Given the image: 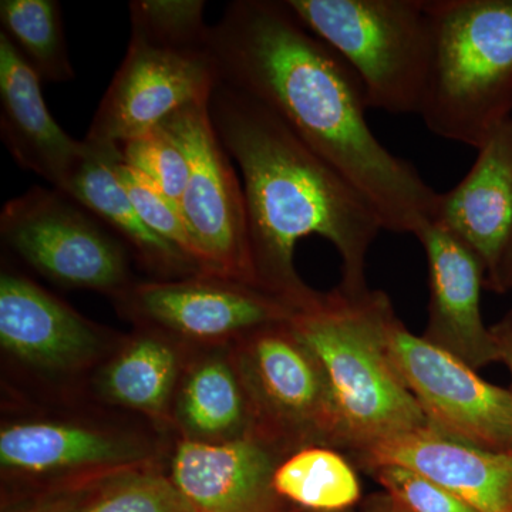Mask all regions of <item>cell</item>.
I'll return each mask as SVG.
<instances>
[{"instance_id": "6da1fadb", "label": "cell", "mask_w": 512, "mask_h": 512, "mask_svg": "<svg viewBox=\"0 0 512 512\" xmlns=\"http://www.w3.org/2000/svg\"><path fill=\"white\" fill-rule=\"evenodd\" d=\"M210 49L220 80L275 111L369 202L383 229L414 235L436 221L439 192L377 140L359 77L285 2L229 3Z\"/></svg>"}, {"instance_id": "7a4b0ae2", "label": "cell", "mask_w": 512, "mask_h": 512, "mask_svg": "<svg viewBox=\"0 0 512 512\" xmlns=\"http://www.w3.org/2000/svg\"><path fill=\"white\" fill-rule=\"evenodd\" d=\"M211 123L244 178L258 284L296 309L315 298L295 271L299 239L319 235L342 258L340 288L366 291V256L383 231L369 202L275 111L218 79Z\"/></svg>"}, {"instance_id": "3957f363", "label": "cell", "mask_w": 512, "mask_h": 512, "mask_svg": "<svg viewBox=\"0 0 512 512\" xmlns=\"http://www.w3.org/2000/svg\"><path fill=\"white\" fill-rule=\"evenodd\" d=\"M394 313L383 291L352 293L339 286L316 293L288 320L318 360L335 410L339 450L352 457L431 427L387 350L386 328Z\"/></svg>"}, {"instance_id": "277c9868", "label": "cell", "mask_w": 512, "mask_h": 512, "mask_svg": "<svg viewBox=\"0 0 512 512\" xmlns=\"http://www.w3.org/2000/svg\"><path fill=\"white\" fill-rule=\"evenodd\" d=\"M434 56L421 119L474 148L512 117V0H429Z\"/></svg>"}, {"instance_id": "5b68a950", "label": "cell", "mask_w": 512, "mask_h": 512, "mask_svg": "<svg viewBox=\"0 0 512 512\" xmlns=\"http://www.w3.org/2000/svg\"><path fill=\"white\" fill-rule=\"evenodd\" d=\"M352 67L369 109L421 114L434 56L429 0H285Z\"/></svg>"}, {"instance_id": "8992f818", "label": "cell", "mask_w": 512, "mask_h": 512, "mask_svg": "<svg viewBox=\"0 0 512 512\" xmlns=\"http://www.w3.org/2000/svg\"><path fill=\"white\" fill-rule=\"evenodd\" d=\"M208 100L184 107L161 124L183 147L190 163L178 208L208 274L261 288L252 262L244 188L212 126Z\"/></svg>"}, {"instance_id": "52a82bcc", "label": "cell", "mask_w": 512, "mask_h": 512, "mask_svg": "<svg viewBox=\"0 0 512 512\" xmlns=\"http://www.w3.org/2000/svg\"><path fill=\"white\" fill-rule=\"evenodd\" d=\"M0 234L23 261L57 284L109 292L127 284L123 248L93 214L56 188L33 187L6 202Z\"/></svg>"}, {"instance_id": "ba28073f", "label": "cell", "mask_w": 512, "mask_h": 512, "mask_svg": "<svg viewBox=\"0 0 512 512\" xmlns=\"http://www.w3.org/2000/svg\"><path fill=\"white\" fill-rule=\"evenodd\" d=\"M394 369L430 426L451 439L512 454V394L487 382L474 367L414 335L397 318L386 328Z\"/></svg>"}, {"instance_id": "9c48e42d", "label": "cell", "mask_w": 512, "mask_h": 512, "mask_svg": "<svg viewBox=\"0 0 512 512\" xmlns=\"http://www.w3.org/2000/svg\"><path fill=\"white\" fill-rule=\"evenodd\" d=\"M218 79L210 47L165 46L131 35L84 140L121 147L184 107L210 99Z\"/></svg>"}, {"instance_id": "30bf717a", "label": "cell", "mask_w": 512, "mask_h": 512, "mask_svg": "<svg viewBox=\"0 0 512 512\" xmlns=\"http://www.w3.org/2000/svg\"><path fill=\"white\" fill-rule=\"evenodd\" d=\"M429 268V318L423 338L478 370L500 362L481 316L485 268L476 252L437 221L414 234Z\"/></svg>"}, {"instance_id": "8fae6325", "label": "cell", "mask_w": 512, "mask_h": 512, "mask_svg": "<svg viewBox=\"0 0 512 512\" xmlns=\"http://www.w3.org/2000/svg\"><path fill=\"white\" fill-rule=\"evenodd\" d=\"M220 275L184 282H151L127 292L140 316L194 339H220L288 322L291 303L255 285Z\"/></svg>"}, {"instance_id": "7c38bea8", "label": "cell", "mask_w": 512, "mask_h": 512, "mask_svg": "<svg viewBox=\"0 0 512 512\" xmlns=\"http://www.w3.org/2000/svg\"><path fill=\"white\" fill-rule=\"evenodd\" d=\"M249 366L269 419L311 446L339 450L338 424L318 360L293 335L288 322L254 330Z\"/></svg>"}, {"instance_id": "4fadbf2b", "label": "cell", "mask_w": 512, "mask_h": 512, "mask_svg": "<svg viewBox=\"0 0 512 512\" xmlns=\"http://www.w3.org/2000/svg\"><path fill=\"white\" fill-rule=\"evenodd\" d=\"M363 470L394 464L446 488L478 512H512V454L429 429L403 434L353 457Z\"/></svg>"}, {"instance_id": "5bb4252c", "label": "cell", "mask_w": 512, "mask_h": 512, "mask_svg": "<svg viewBox=\"0 0 512 512\" xmlns=\"http://www.w3.org/2000/svg\"><path fill=\"white\" fill-rule=\"evenodd\" d=\"M271 450L258 439L224 444L184 441L171 480L194 512H289L275 493Z\"/></svg>"}, {"instance_id": "9a60e30c", "label": "cell", "mask_w": 512, "mask_h": 512, "mask_svg": "<svg viewBox=\"0 0 512 512\" xmlns=\"http://www.w3.org/2000/svg\"><path fill=\"white\" fill-rule=\"evenodd\" d=\"M39 74L8 36L0 32V134L19 167L64 191L84 156L86 144L73 140L53 119L43 99Z\"/></svg>"}, {"instance_id": "2e32d148", "label": "cell", "mask_w": 512, "mask_h": 512, "mask_svg": "<svg viewBox=\"0 0 512 512\" xmlns=\"http://www.w3.org/2000/svg\"><path fill=\"white\" fill-rule=\"evenodd\" d=\"M436 221L473 249L494 278L512 238V117L478 148L466 177L440 194Z\"/></svg>"}, {"instance_id": "e0dca14e", "label": "cell", "mask_w": 512, "mask_h": 512, "mask_svg": "<svg viewBox=\"0 0 512 512\" xmlns=\"http://www.w3.org/2000/svg\"><path fill=\"white\" fill-rule=\"evenodd\" d=\"M0 342L32 365L66 369L99 348L96 330L55 296L12 274L0 278Z\"/></svg>"}, {"instance_id": "ac0fdd59", "label": "cell", "mask_w": 512, "mask_h": 512, "mask_svg": "<svg viewBox=\"0 0 512 512\" xmlns=\"http://www.w3.org/2000/svg\"><path fill=\"white\" fill-rule=\"evenodd\" d=\"M84 144V156L64 194L113 229L146 264L165 271L200 269L141 220L117 174V165L123 158L121 148L86 140Z\"/></svg>"}, {"instance_id": "d6986e66", "label": "cell", "mask_w": 512, "mask_h": 512, "mask_svg": "<svg viewBox=\"0 0 512 512\" xmlns=\"http://www.w3.org/2000/svg\"><path fill=\"white\" fill-rule=\"evenodd\" d=\"M130 456L120 443L80 427L16 424L0 433L2 466L26 473H49L109 463Z\"/></svg>"}, {"instance_id": "ffe728a7", "label": "cell", "mask_w": 512, "mask_h": 512, "mask_svg": "<svg viewBox=\"0 0 512 512\" xmlns=\"http://www.w3.org/2000/svg\"><path fill=\"white\" fill-rule=\"evenodd\" d=\"M275 493L301 510L345 512L362 497L359 477L348 458L336 448H299L276 467Z\"/></svg>"}, {"instance_id": "44dd1931", "label": "cell", "mask_w": 512, "mask_h": 512, "mask_svg": "<svg viewBox=\"0 0 512 512\" xmlns=\"http://www.w3.org/2000/svg\"><path fill=\"white\" fill-rule=\"evenodd\" d=\"M3 35L46 82H69L74 77L64 37L62 9L56 0H2Z\"/></svg>"}, {"instance_id": "7402d4cb", "label": "cell", "mask_w": 512, "mask_h": 512, "mask_svg": "<svg viewBox=\"0 0 512 512\" xmlns=\"http://www.w3.org/2000/svg\"><path fill=\"white\" fill-rule=\"evenodd\" d=\"M177 357L161 340H136L110 366L106 386L111 397L143 412L157 413L170 397Z\"/></svg>"}, {"instance_id": "603a6c76", "label": "cell", "mask_w": 512, "mask_h": 512, "mask_svg": "<svg viewBox=\"0 0 512 512\" xmlns=\"http://www.w3.org/2000/svg\"><path fill=\"white\" fill-rule=\"evenodd\" d=\"M183 413L192 429L202 434L225 433L238 426L244 404L227 365L205 363L192 373L184 389Z\"/></svg>"}, {"instance_id": "cb8c5ba5", "label": "cell", "mask_w": 512, "mask_h": 512, "mask_svg": "<svg viewBox=\"0 0 512 512\" xmlns=\"http://www.w3.org/2000/svg\"><path fill=\"white\" fill-rule=\"evenodd\" d=\"M204 9L202 0H136L130 3L131 35L165 46L210 47Z\"/></svg>"}, {"instance_id": "d4e9b609", "label": "cell", "mask_w": 512, "mask_h": 512, "mask_svg": "<svg viewBox=\"0 0 512 512\" xmlns=\"http://www.w3.org/2000/svg\"><path fill=\"white\" fill-rule=\"evenodd\" d=\"M120 148L128 167L143 175L168 201L180 207L190 177V163L183 147L164 127L154 128Z\"/></svg>"}, {"instance_id": "484cf974", "label": "cell", "mask_w": 512, "mask_h": 512, "mask_svg": "<svg viewBox=\"0 0 512 512\" xmlns=\"http://www.w3.org/2000/svg\"><path fill=\"white\" fill-rule=\"evenodd\" d=\"M117 174L144 224L158 237L183 252L204 274L208 275L200 248L195 244L180 208L168 201L143 175L128 167L123 158L117 165Z\"/></svg>"}, {"instance_id": "4316f807", "label": "cell", "mask_w": 512, "mask_h": 512, "mask_svg": "<svg viewBox=\"0 0 512 512\" xmlns=\"http://www.w3.org/2000/svg\"><path fill=\"white\" fill-rule=\"evenodd\" d=\"M74 512V511H73ZM76 512H194L171 478L138 474L106 485Z\"/></svg>"}, {"instance_id": "83f0119b", "label": "cell", "mask_w": 512, "mask_h": 512, "mask_svg": "<svg viewBox=\"0 0 512 512\" xmlns=\"http://www.w3.org/2000/svg\"><path fill=\"white\" fill-rule=\"evenodd\" d=\"M386 497L403 512H478L446 488L416 471L394 464L367 468Z\"/></svg>"}, {"instance_id": "f1b7e54d", "label": "cell", "mask_w": 512, "mask_h": 512, "mask_svg": "<svg viewBox=\"0 0 512 512\" xmlns=\"http://www.w3.org/2000/svg\"><path fill=\"white\" fill-rule=\"evenodd\" d=\"M490 329L498 357H500V363H504L507 369L510 370L512 380V320L505 315L500 322L495 323ZM510 392L512 394V386Z\"/></svg>"}, {"instance_id": "f546056e", "label": "cell", "mask_w": 512, "mask_h": 512, "mask_svg": "<svg viewBox=\"0 0 512 512\" xmlns=\"http://www.w3.org/2000/svg\"><path fill=\"white\" fill-rule=\"evenodd\" d=\"M485 289L495 293L512 291V238L494 278L485 284Z\"/></svg>"}, {"instance_id": "4dcf8cb0", "label": "cell", "mask_w": 512, "mask_h": 512, "mask_svg": "<svg viewBox=\"0 0 512 512\" xmlns=\"http://www.w3.org/2000/svg\"><path fill=\"white\" fill-rule=\"evenodd\" d=\"M76 507V498L60 495V497L42 498L12 512H73Z\"/></svg>"}, {"instance_id": "1f68e13d", "label": "cell", "mask_w": 512, "mask_h": 512, "mask_svg": "<svg viewBox=\"0 0 512 512\" xmlns=\"http://www.w3.org/2000/svg\"><path fill=\"white\" fill-rule=\"evenodd\" d=\"M377 512H403L400 508H397L396 505L386 497V500L383 501L382 504L379 505V510Z\"/></svg>"}, {"instance_id": "d6a6232c", "label": "cell", "mask_w": 512, "mask_h": 512, "mask_svg": "<svg viewBox=\"0 0 512 512\" xmlns=\"http://www.w3.org/2000/svg\"><path fill=\"white\" fill-rule=\"evenodd\" d=\"M289 512H303V510H301V508L295 507V508H293L292 511H289Z\"/></svg>"}, {"instance_id": "836d02e7", "label": "cell", "mask_w": 512, "mask_h": 512, "mask_svg": "<svg viewBox=\"0 0 512 512\" xmlns=\"http://www.w3.org/2000/svg\"><path fill=\"white\" fill-rule=\"evenodd\" d=\"M507 316H508V318H510L512 320V311L508 312Z\"/></svg>"}]
</instances>
